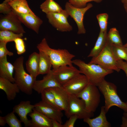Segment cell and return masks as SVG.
Here are the masks:
<instances>
[{
  "label": "cell",
  "mask_w": 127,
  "mask_h": 127,
  "mask_svg": "<svg viewBox=\"0 0 127 127\" xmlns=\"http://www.w3.org/2000/svg\"><path fill=\"white\" fill-rule=\"evenodd\" d=\"M126 103L127 106V102H126ZM123 115L127 117V111L126 112H124L123 113Z\"/></svg>",
  "instance_id": "7bdbcfd3"
},
{
  "label": "cell",
  "mask_w": 127,
  "mask_h": 127,
  "mask_svg": "<svg viewBox=\"0 0 127 127\" xmlns=\"http://www.w3.org/2000/svg\"><path fill=\"white\" fill-rule=\"evenodd\" d=\"M24 59L23 56H20L17 58L13 64L15 72L14 83L20 91L27 95H30L32 93L36 78L25 71L23 65Z\"/></svg>",
  "instance_id": "3957f363"
},
{
  "label": "cell",
  "mask_w": 127,
  "mask_h": 127,
  "mask_svg": "<svg viewBox=\"0 0 127 127\" xmlns=\"http://www.w3.org/2000/svg\"><path fill=\"white\" fill-rule=\"evenodd\" d=\"M124 48H125V50H126V51H127V47H124Z\"/></svg>",
  "instance_id": "bcb514c9"
},
{
  "label": "cell",
  "mask_w": 127,
  "mask_h": 127,
  "mask_svg": "<svg viewBox=\"0 0 127 127\" xmlns=\"http://www.w3.org/2000/svg\"><path fill=\"white\" fill-rule=\"evenodd\" d=\"M40 8L46 14L52 13H60L64 10L54 0H45L40 5Z\"/></svg>",
  "instance_id": "484cf974"
},
{
  "label": "cell",
  "mask_w": 127,
  "mask_h": 127,
  "mask_svg": "<svg viewBox=\"0 0 127 127\" xmlns=\"http://www.w3.org/2000/svg\"><path fill=\"white\" fill-rule=\"evenodd\" d=\"M116 65L119 68L124 71L127 78V62L123 60H118L117 61Z\"/></svg>",
  "instance_id": "74e56055"
},
{
  "label": "cell",
  "mask_w": 127,
  "mask_h": 127,
  "mask_svg": "<svg viewBox=\"0 0 127 127\" xmlns=\"http://www.w3.org/2000/svg\"><path fill=\"white\" fill-rule=\"evenodd\" d=\"M103 0H69L68 2L73 6L79 8H83L86 7L87 3L91 1H94L97 3H99Z\"/></svg>",
  "instance_id": "836d02e7"
},
{
  "label": "cell",
  "mask_w": 127,
  "mask_h": 127,
  "mask_svg": "<svg viewBox=\"0 0 127 127\" xmlns=\"http://www.w3.org/2000/svg\"><path fill=\"white\" fill-rule=\"evenodd\" d=\"M89 83L86 77L81 73L76 75L62 86L69 94L77 95Z\"/></svg>",
  "instance_id": "8fae6325"
},
{
  "label": "cell",
  "mask_w": 127,
  "mask_h": 127,
  "mask_svg": "<svg viewBox=\"0 0 127 127\" xmlns=\"http://www.w3.org/2000/svg\"><path fill=\"white\" fill-rule=\"evenodd\" d=\"M34 108V105L31 104L30 101H22L14 107L13 111L18 115L25 127H31L30 120L28 119L27 115L32 112Z\"/></svg>",
  "instance_id": "5bb4252c"
},
{
  "label": "cell",
  "mask_w": 127,
  "mask_h": 127,
  "mask_svg": "<svg viewBox=\"0 0 127 127\" xmlns=\"http://www.w3.org/2000/svg\"><path fill=\"white\" fill-rule=\"evenodd\" d=\"M62 86L58 83L55 78L53 71H50L44 76L41 80L36 81L33 89L38 94H41L44 90L47 88Z\"/></svg>",
  "instance_id": "9a60e30c"
},
{
  "label": "cell",
  "mask_w": 127,
  "mask_h": 127,
  "mask_svg": "<svg viewBox=\"0 0 127 127\" xmlns=\"http://www.w3.org/2000/svg\"><path fill=\"white\" fill-rule=\"evenodd\" d=\"M28 115L31 119V127H52V119L35 108Z\"/></svg>",
  "instance_id": "ac0fdd59"
},
{
  "label": "cell",
  "mask_w": 127,
  "mask_h": 127,
  "mask_svg": "<svg viewBox=\"0 0 127 127\" xmlns=\"http://www.w3.org/2000/svg\"><path fill=\"white\" fill-rule=\"evenodd\" d=\"M98 87L89 83L84 89L77 95L84 101L87 110L94 113L100 101V95Z\"/></svg>",
  "instance_id": "8992f818"
},
{
  "label": "cell",
  "mask_w": 127,
  "mask_h": 127,
  "mask_svg": "<svg viewBox=\"0 0 127 127\" xmlns=\"http://www.w3.org/2000/svg\"><path fill=\"white\" fill-rule=\"evenodd\" d=\"M117 61L112 50V44L107 39L106 44L102 51L97 56L92 57L89 63L98 64L119 72L121 70L117 66Z\"/></svg>",
  "instance_id": "5b68a950"
},
{
  "label": "cell",
  "mask_w": 127,
  "mask_h": 127,
  "mask_svg": "<svg viewBox=\"0 0 127 127\" xmlns=\"http://www.w3.org/2000/svg\"><path fill=\"white\" fill-rule=\"evenodd\" d=\"M5 116H0V126L1 127H4L6 124Z\"/></svg>",
  "instance_id": "60d3db41"
},
{
  "label": "cell",
  "mask_w": 127,
  "mask_h": 127,
  "mask_svg": "<svg viewBox=\"0 0 127 127\" xmlns=\"http://www.w3.org/2000/svg\"><path fill=\"white\" fill-rule=\"evenodd\" d=\"M8 3L13 10L17 12L35 14L29 7L26 0H12Z\"/></svg>",
  "instance_id": "cb8c5ba5"
},
{
  "label": "cell",
  "mask_w": 127,
  "mask_h": 127,
  "mask_svg": "<svg viewBox=\"0 0 127 127\" xmlns=\"http://www.w3.org/2000/svg\"><path fill=\"white\" fill-rule=\"evenodd\" d=\"M123 46L125 47H127V43L124 45H123Z\"/></svg>",
  "instance_id": "ee69618b"
},
{
  "label": "cell",
  "mask_w": 127,
  "mask_h": 127,
  "mask_svg": "<svg viewBox=\"0 0 127 127\" xmlns=\"http://www.w3.org/2000/svg\"><path fill=\"white\" fill-rule=\"evenodd\" d=\"M52 70L55 78L61 86L80 73L79 70L73 65H62Z\"/></svg>",
  "instance_id": "7c38bea8"
},
{
  "label": "cell",
  "mask_w": 127,
  "mask_h": 127,
  "mask_svg": "<svg viewBox=\"0 0 127 127\" xmlns=\"http://www.w3.org/2000/svg\"><path fill=\"white\" fill-rule=\"evenodd\" d=\"M65 112L68 118L75 115L77 116L78 119H84L91 118L94 115L93 113L87 110L83 99L76 95L69 94L67 108Z\"/></svg>",
  "instance_id": "52a82bcc"
},
{
  "label": "cell",
  "mask_w": 127,
  "mask_h": 127,
  "mask_svg": "<svg viewBox=\"0 0 127 127\" xmlns=\"http://www.w3.org/2000/svg\"><path fill=\"white\" fill-rule=\"evenodd\" d=\"M37 48L39 51L43 52L48 56L52 63V69L62 65H73L72 60L75 55L65 49L51 48L44 38L37 45Z\"/></svg>",
  "instance_id": "7a4b0ae2"
},
{
  "label": "cell",
  "mask_w": 127,
  "mask_h": 127,
  "mask_svg": "<svg viewBox=\"0 0 127 127\" xmlns=\"http://www.w3.org/2000/svg\"><path fill=\"white\" fill-rule=\"evenodd\" d=\"M39 51V74H46L51 70L52 63L49 57L45 53Z\"/></svg>",
  "instance_id": "d4e9b609"
},
{
  "label": "cell",
  "mask_w": 127,
  "mask_h": 127,
  "mask_svg": "<svg viewBox=\"0 0 127 127\" xmlns=\"http://www.w3.org/2000/svg\"><path fill=\"white\" fill-rule=\"evenodd\" d=\"M107 31H100L95 45L91 50L88 57H93L98 55L105 46L107 41Z\"/></svg>",
  "instance_id": "603a6c76"
},
{
  "label": "cell",
  "mask_w": 127,
  "mask_h": 127,
  "mask_svg": "<svg viewBox=\"0 0 127 127\" xmlns=\"http://www.w3.org/2000/svg\"><path fill=\"white\" fill-rule=\"evenodd\" d=\"M121 2H122L123 0H120Z\"/></svg>",
  "instance_id": "7dc6e473"
},
{
  "label": "cell",
  "mask_w": 127,
  "mask_h": 127,
  "mask_svg": "<svg viewBox=\"0 0 127 127\" xmlns=\"http://www.w3.org/2000/svg\"><path fill=\"white\" fill-rule=\"evenodd\" d=\"M68 118L64 124H62V127H73L76 121L78 119L77 116L75 115H71Z\"/></svg>",
  "instance_id": "8d00e7d4"
},
{
  "label": "cell",
  "mask_w": 127,
  "mask_h": 127,
  "mask_svg": "<svg viewBox=\"0 0 127 127\" xmlns=\"http://www.w3.org/2000/svg\"><path fill=\"white\" fill-rule=\"evenodd\" d=\"M49 23L59 31L70 32L72 30V26L68 23L67 18L69 16L64 9L60 13L46 14Z\"/></svg>",
  "instance_id": "30bf717a"
},
{
  "label": "cell",
  "mask_w": 127,
  "mask_h": 127,
  "mask_svg": "<svg viewBox=\"0 0 127 127\" xmlns=\"http://www.w3.org/2000/svg\"><path fill=\"white\" fill-rule=\"evenodd\" d=\"M112 48L113 53L117 60H124L127 62V52L123 45L120 46L112 44Z\"/></svg>",
  "instance_id": "f546056e"
},
{
  "label": "cell",
  "mask_w": 127,
  "mask_h": 127,
  "mask_svg": "<svg viewBox=\"0 0 127 127\" xmlns=\"http://www.w3.org/2000/svg\"><path fill=\"white\" fill-rule=\"evenodd\" d=\"M13 11L22 23L36 33H39L40 27L43 23L41 19L35 14H22Z\"/></svg>",
  "instance_id": "2e32d148"
},
{
  "label": "cell",
  "mask_w": 127,
  "mask_h": 127,
  "mask_svg": "<svg viewBox=\"0 0 127 127\" xmlns=\"http://www.w3.org/2000/svg\"><path fill=\"white\" fill-rule=\"evenodd\" d=\"M40 94L42 101L57 109L61 111L56 104L53 94L48 88L44 90Z\"/></svg>",
  "instance_id": "f1b7e54d"
},
{
  "label": "cell",
  "mask_w": 127,
  "mask_h": 127,
  "mask_svg": "<svg viewBox=\"0 0 127 127\" xmlns=\"http://www.w3.org/2000/svg\"><path fill=\"white\" fill-rule=\"evenodd\" d=\"M52 127H62V124L57 121L52 119Z\"/></svg>",
  "instance_id": "ab89813d"
},
{
  "label": "cell",
  "mask_w": 127,
  "mask_h": 127,
  "mask_svg": "<svg viewBox=\"0 0 127 127\" xmlns=\"http://www.w3.org/2000/svg\"><path fill=\"white\" fill-rule=\"evenodd\" d=\"M15 112L13 111L5 116L6 123L10 127H21V122L15 115Z\"/></svg>",
  "instance_id": "4dcf8cb0"
},
{
  "label": "cell",
  "mask_w": 127,
  "mask_h": 127,
  "mask_svg": "<svg viewBox=\"0 0 127 127\" xmlns=\"http://www.w3.org/2000/svg\"><path fill=\"white\" fill-rule=\"evenodd\" d=\"M105 99V110L106 113L112 106H116L123 110L127 111L126 102L122 101L118 95L116 86L114 83L103 80L97 86Z\"/></svg>",
  "instance_id": "277c9868"
},
{
  "label": "cell",
  "mask_w": 127,
  "mask_h": 127,
  "mask_svg": "<svg viewBox=\"0 0 127 127\" xmlns=\"http://www.w3.org/2000/svg\"><path fill=\"white\" fill-rule=\"evenodd\" d=\"M14 67L7 60V56L0 58V77L14 83L13 74Z\"/></svg>",
  "instance_id": "44dd1931"
},
{
  "label": "cell",
  "mask_w": 127,
  "mask_h": 127,
  "mask_svg": "<svg viewBox=\"0 0 127 127\" xmlns=\"http://www.w3.org/2000/svg\"><path fill=\"white\" fill-rule=\"evenodd\" d=\"M14 41L18 54L21 55L25 52V46L23 39L21 38H18L16 39Z\"/></svg>",
  "instance_id": "d6a6232c"
},
{
  "label": "cell",
  "mask_w": 127,
  "mask_h": 127,
  "mask_svg": "<svg viewBox=\"0 0 127 127\" xmlns=\"http://www.w3.org/2000/svg\"><path fill=\"white\" fill-rule=\"evenodd\" d=\"M93 6L92 4L88 3L86 7L80 8L73 6L68 2L66 3L65 9L76 22L78 28V34L86 33V30L83 23L84 16L86 12Z\"/></svg>",
  "instance_id": "ba28073f"
},
{
  "label": "cell",
  "mask_w": 127,
  "mask_h": 127,
  "mask_svg": "<svg viewBox=\"0 0 127 127\" xmlns=\"http://www.w3.org/2000/svg\"><path fill=\"white\" fill-rule=\"evenodd\" d=\"M53 94L56 104L61 111L65 112L67 109L68 94L62 86L48 88Z\"/></svg>",
  "instance_id": "e0dca14e"
},
{
  "label": "cell",
  "mask_w": 127,
  "mask_h": 127,
  "mask_svg": "<svg viewBox=\"0 0 127 127\" xmlns=\"http://www.w3.org/2000/svg\"><path fill=\"white\" fill-rule=\"evenodd\" d=\"M12 0H5L4 1L9 2Z\"/></svg>",
  "instance_id": "f6af8a7d"
},
{
  "label": "cell",
  "mask_w": 127,
  "mask_h": 127,
  "mask_svg": "<svg viewBox=\"0 0 127 127\" xmlns=\"http://www.w3.org/2000/svg\"><path fill=\"white\" fill-rule=\"evenodd\" d=\"M35 108L44 115L53 120L62 124L63 115L60 111L41 100L34 105Z\"/></svg>",
  "instance_id": "4fadbf2b"
},
{
  "label": "cell",
  "mask_w": 127,
  "mask_h": 127,
  "mask_svg": "<svg viewBox=\"0 0 127 127\" xmlns=\"http://www.w3.org/2000/svg\"><path fill=\"white\" fill-rule=\"evenodd\" d=\"M22 23L13 11L1 16L0 20V30L10 31L17 34L25 33Z\"/></svg>",
  "instance_id": "9c48e42d"
},
{
  "label": "cell",
  "mask_w": 127,
  "mask_h": 127,
  "mask_svg": "<svg viewBox=\"0 0 127 127\" xmlns=\"http://www.w3.org/2000/svg\"><path fill=\"white\" fill-rule=\"evenodd\" d=\"M106 113L104 106L101 107L99 115L95 118H88L83 119V121L87 123L90 127H110L111 124L107 120Z\"/></svg>",
  "instance_id": "ffe728a7"
},
{
  "label": "cell",
  "mask_w": 127,
  "mask_h": 127,
  "mask_svg": "<svg viewBox=\"0 0 127 127\" xmlns=\"http://www.w3.org/2000/svg\"><path fill=\"white\" fill-rule=\"evenodd\" d=\"M73 64L79 68L80 73L87 77L89 83L98 86L107 75L113 72V70L106 68L98 64L86 63L79 59L72 60Z\"/></svg>",
  "instance_id": "6da1fadb"
},
{
  "label": "cell",
  "mask_w": 127,
  "mask_h": 127,
  "mask_svg": "<svg viewBox=\"0 0 127 127\" xmlns=\"http://www.w3.org/2000/svg\"><path fill=\"white\" fill-rule=\"evenodd\" d=\"M108 16L107 13H101L97 15L96 18L100 28V31H107V21Z\"/></svg>",
  "instance_id": "1f68e13d"
},
{
  "label": "cell",
  "mask_w": 127,
  "mask_h": 127,
  "mask_svg": "<svg viewBox=\"0 0 127 127\" xmlns=\"http://www.w3.org/2000/svg\"><path fill=\"white\" fill-rule=\"evenodd\" d=\"M122 124L120 125L121 127H127V117L123 115L122 118Z\"/></svg>",
  "instance_id": "f35d334b"
},
{
  "label": "cell",
  "mask_w": 127,
  "mask_h": 127,
  "mask_svg": "<svg viewBox=\"0 0 127 127\" xmlns=\"http://www.w3.org/2000/svg\"><path fill=\"white\" fill-rule=\"evenodd\" d=\"M125 11L127 13V0H123L122 2Z\"/></svg>",
  "instance_id": "b9f144b4"
},
{
  "label": "cell",
  "mask_w": 127,
  "mask_h": 127,
  "mask_svg": "<svg viewBox=\"0 0 127 127\" xmlns=\"http://www.w3.org/2000/svg\"><path fill=\"white\" fill-rule=\"evenodd\" d=\"M107 39L112 44L120 46L123 45L119 31L115 28L110 29L107 33Z\"/></svg>",
  "instance_id": "83f0119b"
},
{
  "label": "cell",
  "mask_w": 127,
  "mask_h": 127,
  "mask_svg": "<svg viewBox=\"0 0 127 127\" xmlns=\"http://www.w3.org/2000/svg\"><path fill=\"white\" fill-rule=\"evenodd\" d=\"M7 43L0 42V58L7 55L12 56L13 53L8 51L7 49L6 45Z\"/></svg>",
  "instance_id": "e575fe53"
},
{
  "label": "cell",
  "mask_w": 127,
  "mask_h": 127,
  "mask_svg": "<svg viewBox=\"0 0 127 127\" xmlns=\"http://www.w3.org/2000/svg\"><path fill=\"white\" fill-rule=\"evenodd\" d=\"M0 89L5 93L7 98L9 101L14 100L20 90L15 83L0 77Z\"/></svg>",
  "instance_id": "d6986e66"
},
{
  "label": "cell",
  "mask_w": 127,
  "mask_h": 127,
  "mask_svg": "<svg viewBox=\"0 0 127 127\" xmlns=\"http://www.w3.org/2000/svg\"><path fill=\"white\" fill-rule=\"evenodd\" d=\"M23 35V33H16L9 30H0V42L7 43L9 42L14 41L17 38H22Z\"/></svg>",
  "instance_id": "4316f807"
},
{
  "label": "cell",
  "mask_w": 127,
  "mask_h": 127,
  "mask_svg": "<svg viewBox=\"0 0 127 127\" xmlns=\"http://www.w3.org/2000/svg\"><path fill=\"white\" fill-rule=\"evenodd\" d=\"M13 10L8 2L4 1L0 4V13L5 15L9 13Z\"/></svg>",
  "instance_id": "d590c367"
},
{
  "label": "cell",
  "mask_w": 127,
  "mask_h": 127,
  "mask_svg": "<svg viewBox=\"0 0 127 127\" xmlns=\"http://www.w3.org/2000/svg\"><path fill=\"white\" fill-rule=\"evenodd\" d=\"M39 53L34 52L29 56L25 65L28 72L34 77L36 78L39 75Z\"/></svg>",
  "instance_id": "7402d4cb"
}]
</instances>
